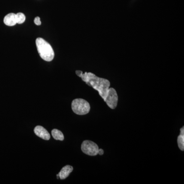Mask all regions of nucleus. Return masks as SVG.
<instances>
[{
    "label": "nucleus",
    "mask_w": 184,
    "mask_h": 184,
    "mask_svg": "<svg viewBox=\"0 0 184 184\" xmlns=\"http://www.w3.org/2000/svg\"><path fill=\"white\" fill-rule=\"evenodd\" d=\"M77 76L81 77L82 80L87 85L98 91L100 96L105 100L110 88V82L107 79L102 78L96 76L91 72H85L83 73L81 71L77 70L76 71Z\"/></svg>",
    "instance_id": "1"
},
{
    "label": "nucleus",
    "mask_w": 184,
    "mask_h": 184,
    "mask_svg": "<svg viewBox=\"0 0 184 184\" xmlns=\"http://www.w3.org/2000/svg\"><path fill=\"white\" fill-rule=\"evenodd\" d=\"M36 43L37 51L40 57L45 61H52L53 60L55 54L51 46L41 37L37 38Z\"/></svg>",
    "instance_id": "2"
},
{
    "label": "nucleus",
    "mask_w": 184,
    "mask_h": 184,
    "mask_svg": "<svg viewBox=\"0 0 184 184\" xmlns=\"http://www.w3.org/2000/svg\"><path fill=\"white\" fill-rule=\"evenodd\" d=\"M72 109L74 113L79 115H84L89 113L90 105L88 101L81 98L73 100L71 104Z\"/></svg>",
    "instance_id": "3"
},
{
    "label": "nucleus",
    "mask_w": 184,
    "mask_h": 184,
    "mask_svg": "<svg viewBox=\"0 0 184 184\" xmlns=\"http://www.w3.org/2000/svg\"><path fill=\"white\" fill-rule=\"evenodd\" d=\"M82 150L85 154L91 156L98 154L99 147L95 143L89 140H85L82 144Z\"/></svg>",
    "instance_id": "4"
},
{
    "label": "nucleus",
    "mask_w": 184,
    "mask_h": 184,
    "mask_svg": "<svg viewBox=\"0 0 184 184\" xmlns=\"http://www.w3.org/2000/svg\"><path fill=\"white\" fill-rule=\"evenodd\" d=\"M118 100V96L115 89L113 88H109L107 96L104 100L108 107L115 109L117 106Z\"/></svg>",
    "instance_id": "5"
},
{
    "label": "nucleus",
    "mask_w": 184,
    "mask_h": 184,
    "mask_svg": "<svg viewBox=\"0 0 184 184\" xmlns=\"http://www.w3.org/2000/svg\"><path fill=\"white\" fill-rule=\"evenodd\" d=\"M34 132L36 135L43 139L49 140L50 139V135L49 132L43 126L40 125L36 126L34 128Z\"/></svg>",
    "instance_id": "6"
},
{
    "label": "nucleus",
    "mask_w": 184,
    "mask_h": 184,
    "mask_svg": "<svg viewBox=\"0 0 184 184\" xmlns=\"http://www.w3.org/2000/svg\"><path fill=\"white\" fill-rule=\"evenodd\" d=\"M4 23L6 25L8 26H13L16 23V14L10 13L5 16L4 19Z\"/></svg>",
    "instance_id": "7"
},
{
    "label": "nucleus",
    "mask_w": 184,
    "mask_h": 184,
    "mask_svg": "<svg viewBox=\"0 0 184 184\" xmlns=\"http://www.w3.org/2000/svg\"><path fill=\"white\" fill-rule=\"evenodd\" d=\"M73 170V167L70 165H66L64 167L61 171L58 173V174L60 177V178L61 180H64L67 178L69 175H70V174L72 172Z\"/></svg>",
    "instance_id": "8"
},
{
    "label": "nucleus",
    "mask_w": 184,
    "mask_h": 184,
    "mask_svg": "<svg viewBox=\"0 0 184 184\" xmlns=\"http://www.w3.org/2000/svg\"><path fill=\"white\" fill-rule=\"evenodd\" d=\"M178 144L179 148L182 150H184V127L181 129V133L178 137Z\"/></svg>",
    "instance_id": "9"
},
{
    "label": "nucleus",
    "mask_w": 184,
    "mask_h": 184,
    "mask_svg": "<svg viewBox=\"0 0 184 184\" xmlns=\"http://www.w3.org/2000/svg\"><path fill=\"white\" fill-rule=\"evenodd\" d=\"M52 137L56 140L63 141L64 140V136L61 131L57 129H53L51 132Z\"/></svg>",
    "instance_id": "10"
},
{
    "label": "nucleus",
    "mask_w": 184,
    "mask_h": 184,
    "mask_svg": "<svg viewBox=\"0 0 184 184\" xmlns=\"http://www.w3.org/2000/svg\"><path fill=\"white\" fill-rule=\"evenodd\" d=\"M16 23L19 24H23L26 20V16L22 12H19L16 14Z\"/></svg>",
    "instance_id": "11"
},
{
    "label": "nucleus",
    "mask_w": 184,
    "mask_h": 184,
    "mask_svg": "<svg viewBox=\"0 0 184 184\" xmlns=\"http://www.w3.org/2000/svg\"><path fill=\"white\" fill-rule=\"evenodd\" d=\"M34 22L36 25H41V21L40 20V18L39 16H37L35 18L34 20Z\"/></svg>",
    "instance_id": "12"
},
{
    "label": "nucleus",
    "mask_w": 184,
    "mask_h": 184,
    "mask_svg": "<svg viewBox=\"0 0 184 184\" xmlns=\"http://www.w3.org/2000/svg\"><path fill=\"white\" fill-rule=\"evenodd\" d=\"M103 153H104V151H103L102 149H99L98 154H99V155H103Z\"/></svg>",
    "instance_id": "13"
},
{
    "label": "nucleus",
    "mask_w": 184,
    "mask_h": 184,
    "mask_svg": "<svg viewBox=\"0 0 184 184\" xmlns=\"http://www.w3.org/2000/svg\"><path fill=\"white\" fill-rule=\"evenodd\" d=\"M56 177L57 178V179H59V178H60V177H59V175H58V174H57Z\"/></svg>",
    "instance_id": "14"
}]
</instances>
